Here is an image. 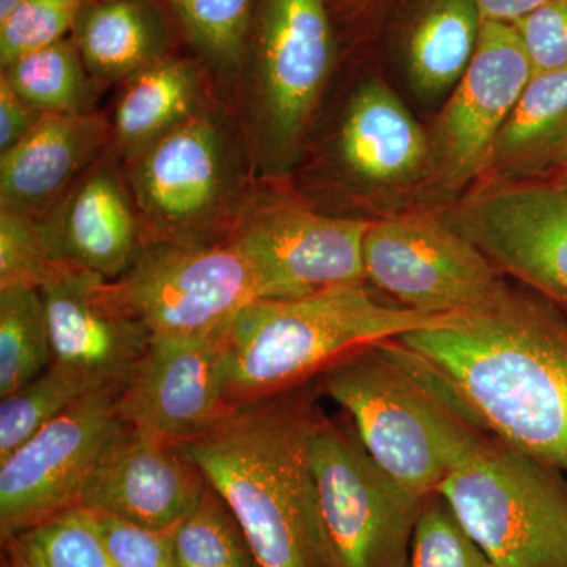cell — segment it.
I'll return each mask as SVG.
<instances>
[{
    "label": "cell",
    "instance_id": "cell-18",
    "mask_svg": "<svg viewBox=\"0 0 567 567\" xmlns=\"http://www.w3.org/2000/svg\"><path fill=\"white\" fill-rule=\"evenodd\" d=\"M52 363L123 382L147 352L152 334L115 303L106 279L63 267L40 289Z\"/></svg>",
    "mask_w": 567,
    "mask_h": 567
},
{
    "label": "cell",
    "instance_id": "cell-2",
    "mask_svg": "<svg viewBox=\"0 0 567 567\" xmlns=\"http://www.w3.org/2000/svg\"><path fill=\"white\" fill-rule=\"evenodd\" d=\"M293 390L237 406L178 446L234 514L257 567H334L309 468L315 415Z\"/></svg>",
    "mask_w": 567,
    "mask_h": 567
},
{
    "label": "cell",
    "instance_id": "cell-16",
    "mask_svg": "<svg viewBox=\"0 0 567 567\" xmlns=\"http://www.w3.org/2000/svg\"><path fill=\"white\" fill-rule=\"evenodd\" d=\"M207 481L181 446L122 424L82 488L78 506L173 532L203 496Z\"/></svg>",
    "mask_w": 567,
    "mask_h": 567
},
{
    "label": "cell",
    "instance_id": "cell-8",
    "mask_svg": "<svg viewBox=\"0 0 567 567\" xmlns=\"http://www.w3.org/2000/svg\"><path fill=\"white\" fill-rule=\"evenodd\" d=\"M107 289L115 303L153 336L226 333L238 312L260 300L251 265L233 241L151 245Z\"/></svg>",
    "mask_w": 567,
    "mask_h": 567
},
{
    "label": "cell",
    "instance_id": "cell-15",
    "mask_svg": "<svg viewBox=\"0 0 567 567\" xmlns=\"http://www.w3.org/2000/svg\"><path fill=\"white\" fill-rule=\"evenodd\" d=\"M224 334L153 336L118 395L122 424L182 445L221 423L234 410L224 385Z\"/></svg>",
    "mask_w": 567,
    "mask_h": 567
},
{
    "label": "cell",
    "instance_id": "cell-28",
    "mask_svg": "<svg viewBox=\"0 0 567 567\" xmlns=\"http://www.w3.org/2000/svg\"><path fill=\"white\" fill-rule=\"evenodd\" d=\"M177 567H257L234 514L210 486L174 529Z\"/></svg>",
    "mask_w": 567,
    "mask_h": 567
},
{
    "label": "cell",
    "instance_id": "cell-23",
    "mask_svg": "<svg viewBox=\"0 0 567 567\" xmlns=\"http://www.w3.org/2000/svg\"><path fill=\"white\" fill-rule=\"evenodd\" d=\"M112 142L126 162L203 110V74L183 59L164 58L123 81Z\"/></svg>",
    "mask_w": 567,
    "mask_h": 567
},
{
    "label": "cell",
    "instance_id": "cell-26",
    "mask_svg": "<svg viewBox=\"0 0 567 567\" xmlns=\"http://www.w3.org/2000/svg\"><path fill=\"white\" fill-rule=\"evenodd\" d=\"M81 369L52 363L43 374L6 398L0 404V461L76 404L85 394L111 385Z\"/></svg>",
    "mask_w": 567,
    "mask_h": 567
},
{
    "label": "cell",
    "instance_id": "cell-5",
    "mask_svg": "<svg viewBox=\"0 0 567 567\" xmlns=\"http://www.w3.org/2000/svg\"><path fill=\"white\" fill-rule=\"evenodd\" d=\"M125 178L147 246L221 244L256 204L241 142L207 104L128 159Z\"/></svg>",
    "mask_w": 567,
    "mask_h": 567
},
{
    "label": "cell",
    "instance_id": "cell-37",
    "mask_svg": "<svg viewBox=\"0 0 567 567\" xmlns=\"http://www.w3.org/2000/svg\"><path fill=\"white\" fill-rule=\"evenodd\" d=\"M484 21L516 24L548 0H475Z\"/></svg>",
    "mask_w": 567,
    "mask_h": 567
},
{
    "label": "cell",
    "instance_id": "cell-10",
    "mask_svg": "<svg viewBox=\"0 0 567 567\" xmlns=\"http://www.w3.org/2000/svg\"><path fill=\"white\" fill-rule=\"evenodd\" d=\"M333 61L324 0H264L254 103L260 153L271 167H286L300 151Z\"/></svg>",
    "mask_w": 567,
    "mask_h": 567
},
{
    "label": "cell",
    "instance_id": "cell-25",
    "mask_svg": "<svg viewBox=\"0 0 567 567\" xmlns=\"http://www.w3.org/2000/svg\"><path fill=\"white\" fill-rule=\"evenodd\" d=\"M2 76L25 102L48 114L93 112V80L73 37L11 62Z\"/></svg>",
    "mask_w": 567,
    "mask_h": 567
},
{
    "label": "cell",
    "instance_id": "cell-6",
    "mask_svg": "<svg viewBox=\"0 0 567 567\" xmlns=\"http://www.w3.org/2000/svg\"><path fill=\"white\" fill-rule=\"evenodd\" d=\"M435 494L495 567H567V481L496 439Z\"/></svg>",
    "mask_w": 567,
    "mask_h": 567
},
{
    "label": "cell",
    "instance_id": "cell-9",
    "mask_svg": "<svg viewBox=\"0 0 567 567\" xmlns=\"http://www.w3.org/2000/svg\"><path fill=\"white\" fill-rule=\"evenodd\" d=\"M368 281L424 315L446 316L491 303L509 289L505 274L445 216L409 212L369 224Z\"/></svg>",
    "mask_w": 567,
    "mask_h": 567
},
{
    "label": "cell",
    "instance_id": "cell-17",
    "mask_svg": "<svg viewBox=\"0 0 567 567\" xmlns=\"http://www.w3.org/2000/svg\"><path fill=\"white\" fill-rule=\"evenodd\" d=\"M58 262L114 281L147 248L126 178L107 152L35 219Z\"/></svg>",
    "mask_w": 567,
    "mask_h": 567
},
{
    "label": "cell",
    "instance_id": "cell-32",
    "mask_svg": "<svg viewBox=\"0 0 567 567\" xmlns=\"http://www.w3.org/2000/svg\"><path fill=\"white\" fill-rule=\"evenodd\" d=\"M87 0H22L7 20L0 22V62H11L44 50L73 32Z\"/></svg>",
    "mask_w": 567,
    "mask_h": 567
},
{
    "label": "cell",
    "instance_id": "cell-40",
    "mask_svg": "<svg viewBox=\"0 0 567 567\" xmlns=\"http://www.w3.org/2000/svg\"><path fill=\"white\" fill-rule=\"evenodd\" d=\"M547 181L558 183V185L567 186V159L558 167L557 173L551 174Z\"/></svg>",
    "mask_w": 567,
    "mask_h": 567
},
{
    "label": "cell",
    "instance_id": "cell-1",
    "mask_svg": "<svg viewBox=\"0 0 567 567\" xmlns=\"http://www.w3.org/2000/svg\"><path fill=\"white\" fill-rule=\"evenodd\" d=\"M457 391L481 431L567 477V317L507 289L398 339Z\"/></svg>",
    "mask_w": 567,
    "mask_h": 567
},
{
    "label": "cell",
    "instance_id": "cell-11",
    "mask_svg": "<svg viewBox=\"0 0 567 567\" xmlns=\"http://www.w3.org/2000/svg\"><path fill=\"white\" fill-rule=\"evenodd\" d=\"M123 383L85 394L0 461L3 543L78 506L103 451L122 427L117 404Z\"/></svg>",
    "mask_w": 567,
    "mask_h": 567
},
{
    "label": "cell",
    "instance_id": "cell-22",
    "mask_svg": "<svg viewBox=\"0 0 567 567\" xmlns=\"http://www.w3.org/2000/svg\"><path fill=\"white\" fill-rule=\"evenodd\" d=\"M93 81H126L166 58L167 33L147 0H87L73 29Z\"/></svg>",
    "mask_w": 567,
    "mask_h": 567
},
{
    "label": "cell",
    "instance_id": "cell-29",
    "mask_svg": "<svg viewBox=\"0 0 567 567\" xmlns=\"http://www.w3.org/2000/svg\"><path fill=\"white\" fill-rule=\"evenodd\" d=\"M11 540L39 567H118L92 513L80 506L47 518Z\"/></svg>",
    "mask_w": 567,
    "mask_h": 567
},
{
    "label": "cell",
    "instance_id": "cell-36",
    "mask_svg": "<svg viewBox=\"0 0 567 567\" xmlns=\"http://www.w3.org/2000/svg\"><path fill=\"white\" fill-rule=\"evenodd\" d=\"M43 114L0 76V153L9 152L24 140Z\"/></svg>",
    "mask_w": 567,
    "mask_h": 567
},
{
    "label": "cell",
    "instance_id": "cell-24",
    "mask_svg": "<svg viewBox=\"0 0 567 567\" xmlns=\"http://www.w3.org/2000/svg\"><path fill=\"white\" fill-rule=\"evenodd\" d=\"M483 22L475 0H424L406 39L410 81L423 99L454 91L475 55Z\"/></svg>",
    "mask_w": 567,
    "mask_h": 567
},
{
    "label": "cell",
    "instance_id": "cell-39",
    "mask_svg": "<svg viewBox=\"0 0 567 567\" xmlns=\"http://www.w3.org/2000/svg\"><path fill=\"white\" fill-rule=\"evenodd\" d=\"M21 2L22 0H0V22L7 20Z\"/></svg>",
    "mask_w": 567,
    "mask_h": 567
},
{
    "label": "cell",
    "instance_id": "cell-19",
    "mask_svg": "<svg viewBox=\"0 0 567 567\" xmlns=\"http://www.w3.org/2000/svg\"><path fill=\"white\" fill-rule=\"evenodd\" d=\"M112 142L103 115H41L32 132L0 156L2 212L40 218L54 207Z\"/></svg>",
    "mask_w": 567,
    "mask_h": 567
},
{
    "label": "cell",
    "instance_id": "cell-14",
    "mask_svg": "<svg viewBox=\"0 0 567 567\" xmlns=\"http://www.w3.org/2000/svg\"><path fill=\"white\" fill-rule=\"evenodd\" d=\"M532 76L516 25L484 21L475 55L431 137L432 167L443 188L456 192L487 173L496 137Z\"/></svg>",
    "mask_w": 567,
    "mask_h": 567
},
{
    "label": "cell",
    "instance_id": "cell-33",
    "mask_svg": "<svg viewBox=\"0 0 567 567\" xmlns=\"http://www.w3.org/2000/svg\"><path fill=\"white\" fill-rule=\"evenodd\" d=\"M66 265L52 256L31 216L0 213V289L11 286L40 290Z\"/></svg>",
    "mask_w": 567,
    "mask_h": 567
},
{
    "label": "cell",
    "instance_id": "cell-21",
    "mask_svg": "<svg viewBox=\"0 0 567 567\" xmlns=\"http://www.w3.org/2000/svg\"><path fill=\"white\" fill-rule=\"evenodd\" d=\"M567 159V69L535 73L496 137L487 173L537 181Z\"/></svg>",
    "mask_w": 567,
    "mask_h": 567
},
{
    "label": "cell",
    "instance_id": "cell-7",
    "mask_svg": "<svg viewBox=\"0 0 567 567\" xmlns=\"http://www.w3.org/2000/svg\"><path fill=\"white\" fill-rule=\"evenodd\" d=\"M308 457L334 567H409L425 498L369 456L354 429L312 417Z\"/></svg>",
    "mask_w": 567,
    "mask_h": 567
},
{
    "label": "cell",
    "instance_id": "cell-3",
    "mask_svg": "<svg viewBox=\"0 0 567 567\" xmlns=\"http://www.w3.org/2000/svg\"><path fill=\"white\" fill-rule=\"evenodd\" d=\"M319 383L377 465L423 498L486 443L453 385L398 339L339 358Z\"/></svg>",
    "mask_w": 567,
    "mask_h": 567
},
{
    "label": "cell",
    "instance_id": "cell-27",
    "mask_svg": "<svg viewBox=\"0 0 567 567\" xmlns=\"http://www.w3.org/2000/svg\"><path fill=\"white\" fill-rule=\"evenodd\" d=\"M52 347L40 290L0 289V398H6L52 364Z\"/></svg>",
    "mask_w": 567,
    "mask_h": 567
},
{
    "label": "cell",
    "instance_id": "cell-34",
    "mask_svg": "<svg viewBox=\"0 0 567 567\" xmlns=\"http://www.w3.org/2000/svg\"><path fill=\"white\" fill-rule=\"evenodd\" d=\"M92 516L118 567H177L174 529L163 532L142 527L107 514L92 513Z\"/></svg>",
    "mask_w": 567,
    "mask_h": 567
},
{
    "label": "cell",
    "instance_id": "cell-38",
    "mask_svg": "<svg viewBox=\"0 0 567 567\" xmlns=\"http://www.w3.org/2000/svg\"><path fill=\"white\" fill-rule=\"evenodd\" d=\"M7 544H9V567H39L17 540H9Z\"/></svg>",
    "mask_w": 567,
    "mask_h": 567
},
{
    "label": "cell",
    "instance_id": "cell-13",
    "mask_svg": "<svg viewBox=\"0 0 567 567\" xmlns=\"http://www.w3.org/2000/svg\"><path fill=\"white\" fill-rule=\"evenodd\" d=\"M369 224L290 203L254 204L229 240L251 265L260 300H289L363 284Z\"/></svg>",
    "mask_w": 567,
    "mask_h": 567
},
{
    "label": "cell",
    "instance_id": "cell-20",
    "mask_svg": "<svg viewBox=\"0 0 567 567\" xmlns=\"http://www.w3.org/2000/svg\"><path fill=\"white\" fill-rule=\"evenodd\" d=\"M336 148L346 173L374 188L415 182L432 167L431 137L379 80L364 82L354 91Z\"/></svg>",
    "mask_w": 567,
    "mask_h": 567
},
{
    "label": "cell",
    "instance_id": "cell-4",
    "mask_svg": "<svg viewBox=\"0 0 567 567\" xmlns=\"http://www.w3.org/2000/svg\"><path fill=\"white\" fill-rule=\"evenodd\" d=\"M453 316L380 303L363 284L252 301L224 334L227 402L237 409L292 390L353 350L442 327Z\"/></svg>",
    "mask_w": 567,
    "mask_h": 567
},
{
    "label": "cell",
    "instance_id": "cell-31",
    "mask_svg": "<svg viewBox=\"0 0 567 567\" xmlns=\"http://www.w3.org/2000/svg\"><path fill=\"white\" fill-rule=\"evenodd\" d=\"M409 567H495L439 494L425 498L417 516Z\"/></svg>",
    "mask_w": 567,
    "mask_h": 567
},
{
    "label": "cell",
    "instance_id": "cell-35",
    "mask_svg": "<svg viewBox=\"0 0 567 567\" xmlns=\"http://www.w3.org/2000/svg\"><path fill=\"white\" fill-rule=\"evenodd\" d=\"M533 74L567 69V0H548L516 24Z\"/></svg>",
    "mask_w": 567,
    "mask_h": 567
},
{
    "label": "cell",
    "instance_id": "cell-30",
    "mask_svg": "<svg viewBox=\"0 0 567 567\" xmlns=\"http://www.w3.org/2000/svg\"><path fill=\"white\" fill-rule=\"evenodd\" d=\"M197 48L221 69L244 59L254 18V0H169Z\"/></svg>",
    "mask_w": 567,
    "mask_h": 567
},
{
    "label": "cell",
    "instance_id": "cell-12",
    "mask_svg": "<svg viewBox=\"0 0 567 567\" xmlns=\"http://www.w3.org/2000/svg\"><path fill=\"white\" fill-rule=\"evenodd\" d=\"M443 216L503 274L567 311V186L488 177Z\"/></svg>",
    "mask_w": 567,
    "mask_h": 567
}]
</instances>
